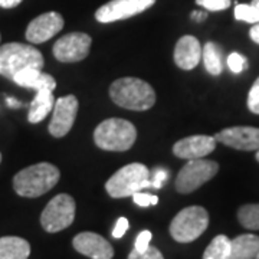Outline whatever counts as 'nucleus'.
<instances>
[{"instance_id":"obj_8","label":"nucleus","mask_w":259,"mask_h":259,"mask_svg":"<svg viewBox=\"0 0 259 259\" xmlns=\"http://www.w3.org/2000/svg\"><path fill=\"white\" fill-rule=\"evenodd\" d=\"M76 204L72 196L61 193L55 196L40 214V225L49 233H56L69 228L75 219Z\"/></svg>"},{"instance_id":"obj_18","label":"nucleus","mask_w":259,"mask_h":259,"mask_svg":"<svg viewBox=\"0 0 259 259\" xmlns=\"http://www.w3.org/2000/svg\"><path fill=\"white\" fill-rule=\"evenodd\" d=\"M52 93L54 91H49V90L36 91V95H35L33 101L30 102V108H29V122H32V124L40 122L52 112L54 105H55V98H54Z\"/></svg>"},{"instance_id":"obj_10","label":"nucleus","mask_w":259,"mask_h":259,"mask_svg":"<svg viewBox=\"0 0 259 259\" xmlns=\"http://www.w3.org/2000/svg\"><path fill=\"white\" fill-rule=\"evenodd\" d=\"M93 39L82 32H72L59 37L54 45V55L59 62H79L90 54Z\"/></svg>"},{"instance_id":"obj_32","label":"nucleus","mask_w":259,"mask_h":259,"mask_svg":"<svg viewBox=\"0 0 259 259\" xmlns=\"http://www.w3.org/2000/svg\"><path fill=\"white\" fill-rule=\"evenodd\" d=\"M128 226L130 223L127 221V218H120L117 223H115V226H114V229H112V236L115 238V239H120L122 238L124 235H125V232L128 231Z\"/></svg>"},{"instance_id":"obj_7","label":"nucleus","mask_w":259,"mask_h":259,"mask_svg":"<svg viewBox=\"0 0 259 259\" xmlns=\"http://www.w3.org/2000/svg\"><path fill=\"white\" fill-rule=\"evenodd\" d=\"M219 171V164L212 160L196 158L189 160L187 164L179 171L176 177V190L182 194H189L212 180Z\"/></svg>"},{"instance_id":"obj_11","label":"nucleus","mask_w":259,"mask_h":259,"mask_svg":"<svg viewBox=\"0 0 259 259\" xmlns=\"http://www.w3.org/2000/svg\"><path fill=\"white\" fill-rule=\"evenodd\" d=\"M76 112H78V100L75 95H66L58 98L54 105L52 120L49 122V133L56 139L65 137L74 125Z\"/></svg>"},{"instance_id":"obj_21","label":"nucleus","mask_w":259,"mask_h":259,"mask_svg":"<svg viewBox=\"0 0 259 259\" xmlns=\"http://www.w3.org/2000/svg\"><path fill=\"white\" fill-rule=\"evenodd\" d=\"M202 59L204 68L210 75H221L223 71L222 48L214 42H207L202 48Z\"/></svg>"},{"instance_id":"obj_30","label":"nucleus","mask_w":259,"mask_h":259,"mask_svg":"<svg viewBox=\"0 0 259 259\" xmlns=\"http://www.w3.org/2000/svg\"><path fill=\"white\" fill-rule=\"evenodd\" d=\"M248 108L253 114L259 115V78L253 82L249 94H248Z\"/></svg>"},{"instance_id":"obj_40","label":"nucleus","mask_w":259,"mask_h":259,"mask_svg":"<svg viewBox=\"0 0 259 259\" xmlns=\"http://www.w3.org/2000/svg\"><path fill=\"white\" fill-rule=\"evenodd\" d=\"M0 161H2V154H0Z\"/></svg>"},{"instance_id":"obj_38","label":"nucleus","mask_w":259,"mask_h":259,"mask_svg":"<svg viewBox=\"0 0 259 259\" xmlns=\"http://www.w3.org/2000/svg\"><path fill=\"white\" fill-rule=\"evenodd\" d=\"M256 151H258V153H256V160L259 161V150H256Z\"/></svg>"},{"instance_id":"obj_2","label":"nucleus","mask_w":259,"mask_h":259,"mask_svg":"<svg viewBox=\"0 0 259 259\" xmlns=\"http://www.w3.org/2000/svg\"><path fill=\"white\" fill-rule=\"evenodd\" d=\"M59 168L51 163H37L20 170L13 177V189L22 197H39L59 182Z\"/></svg>"},{"instance_id":"obj_36","label":"nucleus","mask_w":259,"mask_h":259,"mask_svg":"<svg viewBox=\"0 0 259 259\" xmlns=\"http://www.w3.org/2000/svg\"><path fill=\"white\" fill-rule=\"evenodd\" d=\"M6 102H8V105H9L10 108H19V107H22V102L18 101V100H15V98H6Z\"/></svg>"},{"instance_id":"obj_29","label":"nucleus","mask_w":259,"mask_h":259,"mask_svg":"<svg viewBox=\"0 0 259 259\" xmlns=\"http://www.w3.org/2000/svg\"><path fill=\"white\" fill-rule=\"evenodd\" d=\"M196 3L210 12L225 10L231 6V0H196Z\"/></svg>"},{"instance_id":"obj_28","label":"nucleus","mask_w":259,"mask_h":259,"mask_svg":"<svg viewBox=\"0 0 259 259\" xmlns=\"http://www.w3.org/2000/svg\"><path fill=\"white\" fill-rule=\"evenodd\" d=\"M128 259H164V256L156 246L150 245L144 252H137L136 249H133V252L128 255Z\"/></svg>"},{"instance_id":"obj_35","label":"nucleus","mask_w":259,"mask_h":259,"mask_svg":"<svg viewBox=\"0 0 259 259\" xmlns=\"http://www.w3.org/2000/svg\"><path fill=\"white\" fill-rule=\"evenodd\" d=\"M206 18H207V13L206 12H197V10H194L193 13H192V19H193L194 22H197V23L206 20Z\"/></svg>"},{"instance_id":"obj_31","label":"nucleus","mask_w":259,"mask_h":259,"mask_svg":"<svg viewBox=\"0 0 259 259\" xmlns=\"http://www.w3.org/2000/svg\"><path fill=\"white\" fill-rule=\"evenodd\" d=\"M151 232L150 231H143L140 232L137 239H136V245H134V249L137 252H144L150 246V242H151Z\"/></svg>"},{"instance_id":"obj_13","label":"nucleus","mask_w":259,"mask_h":259,"mask_svg":"<svg viewBox=\"0 0 259 259\" xmlns=\"http://www.w3.org/2000/svg\"><path fill=\"white\" fill-rule=\"evenodd\" d=\"M216 143L243 151L259 150V128L255 127H231L214 136Z\"/></svg>"},{"instance_id":"obj_39","label":"nucleus","mask_w":259,"mask_h":259,"mask_svg":"<svg viewBox=\"0 0 259 259\" xmlns=\"http://www.w3.org/2000/svg\"><path fill=\"white\" fill-rule=\"evenodd\" d=\"M255 259H259V253H258V255H256V258H255Z\"/></svg>"},{"instance_id":"obj_34","label":"nucleus","mask_w":259,"mask_h":259,"mask_svg":"<svg viewBox=\"0 0 259 259\" xmlns=\"http://www.w3.org/2000/svg\"><path fill=\"white\" fill-rule=\"evenodd\" d=\"M249 36L255 44L259 45V23H253V26L249 30Z\"/></svg>"},{"instance_id":"obj_20","label":"nucleus","mask_w":259,"mask_h":259,"mask_svg":"<svg viewBox=\"0 0 259 259\" xmlns=\"http://www.w3.org/2000/svg\"><path fill=\"white\" fill-rule=\"evenodd\" d=\"M30 245L26 239L19 236L0 238V259H28Z\"/></svg>"},{"instance_id":"obj_5","label":"nucleus","mask_w":259,"mask_h":259,"mask_svg":"<svg viewBox=\"0 0 259 259\" xmlns=\"http://www.w3.org/2000/svg\"><path fill=\"white\" fill-rule=\"evenodd\" d=\"M144 189H150V170L141 163L121 167L105 183L107 193L114 199L131 197Z\"/></svg>"},{"instance_id":"obj_16","label":"nucleus","mask_w":259,"mask_h":259,"mask_svg":"<svg viewBox=\"0 0 259 259\" xmlns=\"http://www.w3.org/2000/svg\"><path fill=\"white\" fill-rule=\"evenodd\" d=\"M202 59V45L197 37L186 35L177 40L175 48V62L183 71L194 69Z\"/></svg>"},{"instance_id":"obj_12","label":"nucleus","mask_w":259,"mask_h":259,"mask_svg":"<svg viewBox=\"0 0 259 259\" xmlns=\"http://www.w3.org/2000/svg\"><path fill=\"white\" fill-rule=\"evenodd\" d=\"M64 18L56 12H48L35 18L28 25L26 39L30 44H44L64 29Z\"/></svg>"},{"instance_id":"obj_14","label":"nucleus","mask_w":259,"mask_h":259,"mask_svg":"<svg viewBox=\"0 0 259 259\" xmlns=\"http://www.w3.org/2000/svg\"><path fill=\"white\" fill-rule=\"evenodd\" d=\"M72 245L76 252L91 259H112L114 256L111 243L94 232L78 233L72 241Z\"/></svg>"},{"instance_id":"obj_4","label":"nucleus","mask_w":259,"mask_h":259,"mask_svg":"<svg viewBox=\"0 0 259 259\" xmlns=\"http://www.w3.org/2000/svg\"><path fill=\"white\" fill-rule=\"evenodd\" d=\"M45 65L44 55L35 47L12 42L0 47V75L13 79L19 71L25 68H39Z\"/></svg>"},{"instance_id":"obj_9","label":"nucleus","mask_w":259,"mask_h":259,"mask_svg":"<svg viewBox=\"0 0 259 259\" xmlns=\"http://www.w3.org/2000/svg\"><path fill=\"white\" fill-rule=\"evenodd\" d=\"M154 3L156 0H111L95 12V19L101 23L124 20L143 13Z\"/></svg>"},{"instance_id":"obj_1","label":"nucleus","mask_w":259,"mask_h":259,"mask_svg":"<svg viewBox=\"0 0 259 259\" xmlns=\"http://www.w3.org/2000/svg\"><path fill=\"white\" fill-rule=\"evenodd\" d=\"M110 97L118 107L133 111H147L156 104L153 87L139 78H120L110 87Z\"/></svg>"},{"instance_id":"obj_24","label":"nucleus","mask_w":259,"mask_h":259,"mask_svg":"<svg viewBox=\"0 0 259 259\" xmlns=\"http://www.w3.org/2000/svg\"><path fill=\"white\" fill-rule=\"evenodd\" d=\"M235 19L246 23H259V9L250 5H236L235 8Z\"/></svg>"},{"instance_id":"obj_3","label":"nucleus","mask_w":259,"mask_h":259,"mask_svg":"<svg viewBox=\"0 0 259 259\" xmlns=\"http://www.w3.org/2000/svg\"><path fill=\"white\" fill-rule=\"evenodd\" d=\"M137 139V130L127 120L108 118L94 131V141L107 151H127Z\"/></svg>"},{"instance_id":"obj_15","label":"nucleus","mask_w":259,"mask_h":259,"mask_svg":"<svg viewBox=\"0 0 259 259\" xmlns=\"http://www.w3.org/2000/svg\"><path fill=\"white\" fill-rule=\"evenodd\" d=\"M216 148V140L210 136H190L177 141L173 146V153L179 158L196 160L204 158Z\"/></svg>"},{"instance_id":"obj_33","label":"nucleus","mask_w":259,"mask_h":259,"mask_svg":"<svg viewBox=\"0 0 259 259\" xmlns=\"http://www.w3.org/2000/svg\"><path fill=\"white\" fill-rule=\"evenodd\" d=\"M22 3V0H0V8L3 9H13Z\"/></svg>"},{"instance_id":"obj_17","label":"nucleus","mask_w":259,"mask_h":259,"mask_svg":"<svg viewBox=\"0 0 259 259\" xmlns=\"http://www.w3.org/2000/svg\"><path fill=\"white\" fill-rule=\"evenodd\" d=\"M12 81H15L19 87L32 88L35 91H40V90L54 91L56 88L55 78L52 75L42 72V69L39 68H25L19 71Z\"/></svg>"},{"instance_id":"obj_23","label":"nucleus","mask_w":259,"mask_h":259,"mask_svg":"<svg viewBox=\"0 0 259 259\" xmlns=\"http://www.w3.org/2000/svg\"><path fill=\"white\" fill-rule=\"evenodd\" d=\"M238 219L243 228L259 231V204H245L238 210Z\"/></svg>"},{"instance_id":"obj_26","label":"nucleus","mask_w":259,"mask_h":259,"mask_svg":"<svg viewBox=\"0 0 259 259\" xmlns=\"http://www.w3.org/2000/svg\"><path fill=\"white\" fill-rule=\"evenodd\" d=\"M168 180V170L163 167H156L150 171V189H161Z\"/></svg>"},{"instance_id":"obj_25","label":"nucleus","mask_w":259,"mask_h":259,"mask_svg":"<svg viewBox=\"0 0 259 259\" xmlns=\"http://www.w3.org/2000/svg\"><path fill=\"white\" fill-rule=\"evenodd\" d=\"M226 62H228V66H229V69L233 74H241V72H243L248 68L246 58L241 55V54H238V52H232L231 55L228 56Z\"/></svg>"},{"instance_id":"obj_27","label":"nucleus","mask_w":259,"mask_h":259,"mask_svg":"<svg viewBox=\"0 0 259 259\" xmlns=\"http://www.w3.org/2000/svg\"><path fill=\"white\" fill-rule=\"evenodd\" d=\"M133 200H134V203L137 204V206H141V207H148V206H156L158 203V197L157 196H154V194H150L146 193L144 190H141V192H137V193H134L133 196Z\"/></svg>"},{"instance_id":"obj_22","label":"nucleus","mask_w":259,"mask_h":259,"mask_svg":"<svg viewBox=\"0 0 259 259\" xmlns=\"http://www.w3.org/2000/svg\"><path fill=\"white\" fill-rule=\"evenodd\" d=\"M231 256V239L225 235H218L203 253V259H229Z\"/></svg>"},{"instance_id":"obj_19","label":"nucleus","mask_w":259,"mask_h":259,"mask_svg":"<svg viewBox=\"0 0 259 259\" xmlns=\"http://www.w3.org/2000/svg\"><path fill=\"white\" fill-rule=\"evenodd\" d=\"M259 253V236L252 233L239 235L231 241L229 259H255Z\"/></svg>"},{"instance_id":"obj_6","label":"nucleus","mask_w":259,"mask_h":259,"mask_svg":"<svg viewBox=\"0 0 259 259\" xmlns=\"http://www.w3.org/2000/svg\"><path fill=\"white\" fill-rule=\"evenodd\" d=\"M209 226V213L202 206H189L177 213L170 223V235L179 243H190L202 236Z\"/></svg>"},{"instance_id":"obj_37","label":"nucleus","mask_w":259,"mask_h":259,"mask_svg":"<svg viewBox=\"0 0 259 259\" xmlns=\"http://www.w3.org/2000/svg\"><path fill=\"white\" fill-rule=\"evenodd\" d=\"M252 5H253V6H256V8L259 9V0H252Z\"/></svg>"}]
</instances>
